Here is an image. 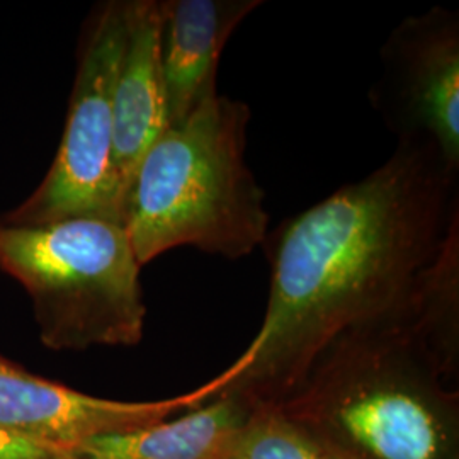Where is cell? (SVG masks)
<instances>
[{"label": "cell", "instance_id": "cell-10", "mask_svg": "<svg viewBox=\"0 0 459 459\" xmlns=\"http://www.w3.org/2000/svg\"><path fill=\"white\" fill-rule=\"evenodd\" d=\"M250 407L233 394L212 400L176 419L130 432L94 437L72 447L77 459H229Z\"/></svg>", "mask_w": 459, "mask_h": 459}, {"label": "cell", "instance_id": "cell-6", "mask_svg": "<svg viewBox=\"0 0 459 459\" xmlns=\"http://www.w3.org/2000/svg\"><path fill=\"white\" fill-rule=\"evenodd\" d=\"M373 106L398 142H424L459 170V17L430 7L403 19L381 48Z\"/></svg>", "mask_w": 459, "mask_h": 459}, {"label": "cell", "instance_id": "cell-8", "mask_svg": "<svg viewBox=\"0 0 459 459\" xmlns=\"http://www.w3.org/2000/svg\"><path fill=\"white\" fill-rule=\"evenodd\" d=\"M261 0H165L160 14V66L169 126H178L218 98L216 77L231 34Z\"/></svg>", "mask_w": 459, "mask_h": 459}, {"label": "cell", "instance_id": "cell-4", "mask_svg": "<svg viewBox=\"0 0 459 459\" xmlns=\"http://www.w3.org/2000/svg\"><path fill=\"white\" fill-rule=\"evenodd\" d=\"M0 271L33 299L39 339L48 349L130 347L143 337L142 265L119 221L72 216L11 225L0 220Z\"/></svg>", "mask_w": 459, "mask_h": 459}, {"label": "cell", "instance_id": "cell-2", "mask_svg": "<svg viewBox=\"0 0 459 459\" xmlns=\"http://www.w3.org/2000/svg\"><path fill=\"white\" fill-rule=\"evenodd\" d=\"M459 225L390 308L325 347L279 409L341 459H459Z\"/></svg>", "mask_w": 459, "mask_h": 459}, {"label": "cell", "instance_id": "cell-3", "mask_svg": "<svg viewBox=\"0 0 459 459\" xmlns=\"http://www.w3.org/2000/svg\"><path fill=\"white\" fill-rule=\"evenodd\" d=\"M250 108L218 96L148 148L123 197L140 265L178 247L240 259L269 235L265 195L247 164Z\"/></svg>", "mask_w": 459, "mask_h": 459}, {"label": "cell", "instance_id": "cell-7", "mask_svg": "<svg viewBox=\"0 0 459 459\" xmlns=\"http://www.w3.org/2000/svg\"><path fill=\"white\" fill-rule=\"evenodd\" d=\"M216 377L157 402H119L36 377L0 356V426L39 443L75 447L94 437L153 426L213 398Z\"/></svg>", "mask_w": 459, "mask_h": 459}, {"label": "cell", "instance_id": "cell-5", "mask_svg": "<svg viewBox=\"0 0 459 459\" xmlns=\"http://www.w3.org/2000/svg\"><path fill=\"white\" fill-rule=\"evenodd\" d=\"M126 38V2L100 5L83 33L65 132L47 178L0 220L45 225L72 216L121 223L123 191L113 150V92Z\"/></svg>", "mask_w": 459, "mask_h": 459}, {"label": "cell", "instance_id": "cell-9", "mask_svg": "<svg viewBox=\"0 0 459 459\" xmlns=\"http://www.w3.org/2000/svg\"><path fill=\"white\" fill-rule=\"evenodd\" d=\"M167 128L159 2H126V38L113 92L115 170L123 197L148 148Z\"/></svg>", "mask_w": 459, "mask_h": 459}, {"label": "cell", "instance_id": "cell-1", "mask_svg": "<svg viewBox=\"0 0 459 459\" xmlns=\"http://www.w3.org/2000/svg\"><path fill=\"white\" fill-rule=\"evenodd\" d=\"M458 174L437 148L398 142L361 181L267 235L263 325L216 394L278 405L333 339L407 295L459 221Z\"/></svg>", "mask_w": 459, "mask_h": 459}, {"label": "cell", "instance_id": "cell-11", "mask_svg": "<svg viewBox=\"0 0 459 459\" xmlns=\"http://www.w3.org/2000/svg\"><path fill=\"white\" fill-rule=\"evenodd\" d=\"M229 459H335L278 405L250 407Z\"/></svg>", "mask_w": 459, "mask_h": 459}, {"label": "cell", "instance_id": "cell-12", "mask_svg": "<svg viewBox=\"0 0 459 459\" xmlns=\"http://www.w3.org/2000/svg\"><path fill=\"white\" fill-rule=\"evenodd\" d=\"M0 459H77L68 447L39 443L0 426Z\"/></svg>", "mask_w": 459, "mask_h": 459}, {"label": "cell", "instance_id": "cell-13", "mask_svg": "<svg viewBox=\"0 0 459 459\" xmlns=\"http://www.w3.org/2000/svg\"><path fill=\"white\" fill-rule=\"evenodd\" d=\"M332 456H333V455H332ZM333 458H335V459H341V458H337V456H333Z\"/></svg>", "mask_w": 459, "mask_h": 459}]
</instances>
